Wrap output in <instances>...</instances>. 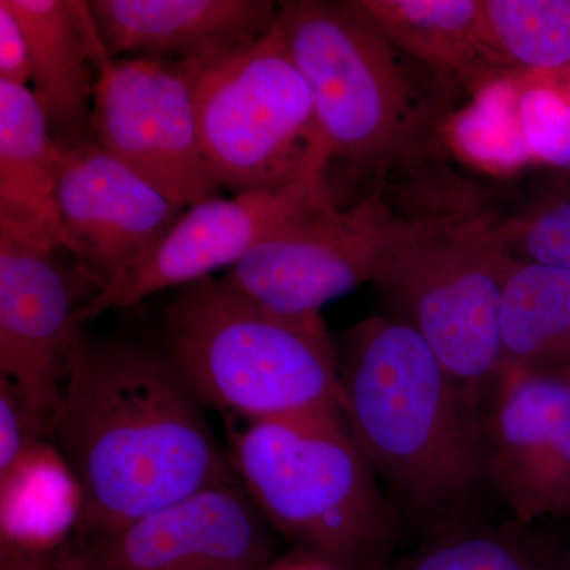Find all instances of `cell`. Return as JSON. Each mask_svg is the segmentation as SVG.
<instances>
[{
	"label": "cell",
	"mask_w": 570,
	"mask_h": 570,
	"mask_svg": "<svg viewBox=\"0 0 570 570\" xmlns=\"http://www.w3.org/2000/svg\"><path fill=\"white\" fill-rule=\"evenodd\" d=\"M499 337L502 367L570 365V269L517 261L502 288Z\"/></svg>",
	"instance_id": "ffe728a7"
},
{
	"label": "cell",
	"mask_w": 570,
	"mask_h": 570,
	"mask_svg": "<svg viewBox=\"0 0 570 570\" xmlns=\"http://www.w3.org/2000/svg\"><path fill=\"white\" fill-rule=\"evenodd\" d=\"M523 80L521 127L532 165L570 175V102L553 89Z\"/></svg>",
	"instance_id": "d4e9b609"
},
{
	"label": "cell",
	"mask_w": 570,
	"mask_h": 570,
	"mask_svg": "<svg viewBox=\"0 0 570 570\" xmlns=\"http://www.w3.org/2000/svg\"><path fill=\"white\" fill-rule=\"evenodd\" d=\"M43 441H51L50 423L33 411L10 379L0 376V474Z\"/></svg>",
	"instance_id": "484cf974"
},
{
	"label": "cell",
	"mask_w": 570,
	"mask_h": 570,
	"mask_svg": "<svg viewBox=\"0 0 570 570\" xmlns=\"http://www.w3.org/2000/svg\"><path fill=\"white\" fill-rule=\"evenodd\" d=\"M332 200L326 171L314 170L277 186L190 206L154 249L81 306L78 325L234 268L279 225Z\"/></svg>",
	"instance_id": "30bf717a"
},
{
	"label": "cell",
	"mask_w": 570,
	"mask_h": 570,
	"mask_svg": "<svg viewBox=\"0 0 570 570\" xmlns=\"http://www.w3.org/2000/svg\"><path fill=\"white\" fill-rule=\"evenodd\" d=\"M165 346L78 330L51 442L80 482L73 546L236 479Z\"/></svg>",
	"instance_id": "6da1fadb"
},
{
	"label": "cell",
	"mask_w": 570,
	"mask_h": 570,
	"mask_svg": "<svg viewBox=\"0 0 570 570\" xmlns=\"http://www.w3.org/2000/svg\"><path fill=\"white\" fill-rule=\"evenodd\" d=\"M491 232L519 261L570 269V175L515 216H493Z\"/></svg>",
	"instance_id": "cb8c5ba5"
},
{
	"label": "cell",
	"mask_w": 570,
	"mask_h": 570,
	"mask_svg": "<svg viewBox=\"0 0 570 570\" xmlns=\"http://www.w3.org/2000/svg\"><path fill=\"white\" fill-rule=\"evenodd\" d=\"M276 532L238 479L67 547L59 570H269Z\"/></svg>",
	"instance_id": "4fadbf2b"
},
{
	"label": "cell",
	"mask_w": 570,
	"mask_h": 570,
	"mask_svg": "<svg viewBox=\"0 0 570 570\" xmlns=\"http://www.w3.org/2000/svg\"><path fill=\"white\" fill-rule=\"evenodd\" d=\"M100 288L69 250L0 230V376L50 426L81 328L78 311Z\"/></svg>",
	"instance_id": "7c38bea8"
},
{
	"label": "cell",
	"mask_w": 570,
	"mask_h": 570,
	"mask_svg": "<svg viewBox=\"0 0 570 570\" xmlns=\"http://www.w3.org/2000/svg\"><path fill=\"white\" fill-rule=\"evenodd\" d=\"M82 513L80 482L51 441L33 445L0 474V539L61 554Z\"/></svg>",
	"instance_id": "d6986e66"
},
{
	"label": "cell",
	"mask_w": 570,
	"mask_h": 570,
	"mask_svg": "<svg viewBox=\"0 0 570 570\" xmlns=\"http://www.w3.org/2000/svg\"><path fill=\"white\" fill-rule=\"evenodd\" d=\"M491 217L452 212L407 219L373 279L475 414L501 374L499 306L519 261L494 238Z\"/></svg>",
	"instance_id": "8992f818"
},
{
	"label": "cell",
	"mask_w": 570,
	"mask_h": 570,
	"mask_svg": "<svg viewBox=\"0 0 570 570\" xmlns=\"http://www.w3.org/2000/svg\"><path fill=\"white\" fill-rule=\"evenodd\" d=\"M269 570H340L326 562L311 557V554L302 553V551H294L291 557L277 558L275 564Z\"/></svg>",
	"instance_id": "f546056e"
},
{
	"label": "cell",
	"mask_w": 570,
	"mask_h": 570,
	"mask_svg": "<svg viewBox=\"0 0 570 570\" xmlns=\"http://www.w3.org/2000/svg\"><path fill=\"white\" fill-rule=\"evenodd\" d=\"M277 24L305 78L332 160L382 178L414 163L430 132L401 52L352 0H288Z\"/></svg>",
	"instance_id": "5b68a950"
},
{
	"label": "cell",
	"mask_w": 570,
	"mask_h": 570,
	"mask_svg": "<svg viewBox=\"0 0 570 570\" xmlns=\"http://www.w3.org/2000/svg\"><path fill=\"white\" fill-rule=\"evenodd\" d=\"M531 527L464 521L422 539L385 570H557L562 550Z\"/></svg>",
	"instance_id": "44dd1931"
},
{
	"label": "cell",
	"mask_w": 570,
	"mask_h": 570,
	"mask_svg": "<svg viewBox=\"0 0 570 570\" xmlns=\"http://www.w3.org/2000/svg\"><path fill=\"white\" fill-rule=\"evenodd\" d=\"M401 55L469 92L508 75L512 63L491 36L482 0H352Z\"/></svg>",
	"instance_id": "e0dca14e"
},
{
	"label": "cell",
	"mask_w": 570,
	"mask_h": 570,
	"mask_svg": "<svg viewBox=\"0 0 570 570\" xmlns=\"http://www.w3.org/2000/svg\"><path fill=\"white\" fill-rule=\"evenodd\" d=\"M236 479L276 535L340 570H385L403 520L343 414L228 420Z\"/></svg>",
	"instance_id": "3957f363"
},
{
	"label": "cell",
	"mask_w": 570,
	"mask_h": 570,
	"mask_svg": "<svg viewBox=\"0 0 570 570\" xmlns=\"http://www.w3.org/2000/svg\"><path fill=\"white\" fill-rule=\"evenodd\" d=\"M59 554L0 539V570H59Z\"/></svg>",
	"instance_id": "83f0119b"
},
{
	"label": "cell",
	"mask_w": 570,
	"mask_h": 570,
	"mask_svg": "<svg viewBox=\"0 0 570 570\" xmlns=\"http://www.w3.org/2000/svg\"><path fill=\"white\" fill-rule=\"evenodd\" d=\"M194 97L202 151L223 190L238 195L328 171L332 154L277 18L245 50L195 62Z\"/></svg>",
	"instance_id": "52a82bcc"
},
{
	"label": "cell",
	"mask_w": 570,
	"mask_h": 570,
	"mask_svg": "<svg viewBox=\"0 0 570 570\" xmlns=\"http://www.w3.org/2000/svg\"><path fill=\"white\" fill-rule=\"evenodd\" d=\"M28 39L33 96L56 145H92V100L97 69L111 58L81 0H6Z\"/></svg>",
	"instance_id": "2e32d148"
},
{
	"label": "cell",
	"mask_w": 570,
	"mask_h": 570,
	"mask_svg": "<svg viewBox=\"0 0 570 570\" xmlns=\"http://www.w3.org/2000/svg\"><path fill=\"white\" fill-rule=\"evenodd\" d=\"M478 430L487 482L517 521L570 513V365L502 367Z\"/></svg>",
	"instance_id": "8fae6325"
},
{
	"label": "cell",
	"mask_w": 570,
	"mask_h": 570,
	"mask_svg": "<svg viewBox=\"0 0 570 570\" xmlns=\"http://www.w3.org/2000/svg\"><path fill=\"white\" fill-rule=\"evenodd\" d=\"M499 51L513 69L554 73L570 63V0H482Z\"/></svg>",
	"instance_id": "603a6c76"
},
{
	"label": "cell",
	"mask_w": 570,
	"mask_h": 570,
	"mask_svg": "<svg viewBox=\"0 0 570 570\" xmlns=\"http://www.w3.org/2000/svg\"><path fill=\"white\" fill-rule=\"evenodd\" d=\"M58 205L75 258L102 287L154 249L186 212L97 142L59 148Z\"/></svg>",
	"instance_id": "5bb4252c"
},
{
	"label": "cell",
	"mask_w": 570,
	"mask_h": 570,
	"mask_svg": "<svg viewBox=\"0 0 570 570\" xmlns=\"http://www.w3.org/2000/svg\"><path fill=\"white\" fill-rule=\"evenodd\" d=\"M0 81L14 86L32 81L28 39L6 0H0Z\"/></svg>",
	"instance_id": "4316f807"
},
{
	"label": "cell",
	"mask_w": 570,
	"mask_h": 570,
	"mask_svg": "<svg viewBox=\"0 0 570 570\" xmlns=\"http://www.w3.org/2000/svg\"><path fill=\"white\" fill-rule=\"evenodd\" d=\"M89 10L111 58L212 63L272 31L269 0H91Z\"/></svg>",
	"instance_id": "9a60e30c"
},
{
	"label": "cell",
	"mask_w": 570,
	"mask_h": 570,
	"mask_svg": "<svg viewBox=\"0 0 570 570\" xmlns=\"http://www.w3.org/2000/svg\"><path fill=\"white\" fill-rule=\"evenodd\" d=\"M521 71L485 82L461 110L442 122L445 142L459 159L483 174L505 178L527 170L531 154L521 127Z\"/></svg>",
	"instance_id": "7402d4cb"
},
{
	"label": "cell",
	"mask_w": 570,
	"mask_h": 570,
	"mask_svg": "<svg viewBox=\"0 0 570 570\" xmlns=\"http://www.w3.org/2000/svg\"><path fill=\"white\" fill-rule=\"evenodd\" d=\"M58 154L31 89L0 81V230L75 255L58 205Z\"/></svg>",
	"instance_id": "ac0fdd59"
},
{
	"label": "cell",
	"mask_w": 570,
	"mask_h": 570,
	"mask_svg": "<svg viewBox=\"0 0 570 570\" xmlns=\"http://www.w3.org/2000/svg\"><path fill=\"white\" fill-rule=\"evenodd\" d=\"M164 332L194 395L228 420L344 415L340 354L321 314L285 316L209 276L178 288Z\"/></svg>",
	"instance_id": "277c9868"
},
{
	"label": "cell",
	"mask_w": 570,
	"mask_h": 570,
	"mask_svg": "<svg viewBox=\"0 0 570 570\" xmlns=\"http://www.w3.org/2000/svg\"><path fill=\"white\" fill-rule=\"evenodd\" d=\"M557 570H570V550L562 551Z\"/></svg>",
	"instance_id": "4dcf8cb0"
},
{
	"label": "cell",
	"mask_w": 570,
	"mask_h": 570,
	"mask_svg": "<svg viewBox=\"0 0 570 570\" xmlns=\"http://www.w3.org/2000/svg\"><path fill=\"white\" fill-rule=\"evenodd\" d=\"M343 409L403 523L422 539L479 519L478 414L425 340L400 317H370L344 337Z\"/></svg>",
	"instance_id": "7a4b0ae2"
},
{
	"label": "cell",
	"mask_w": 570,
	"mask_h": 570,
	"mask_svg": "<svg viewBox=\"0 0 570 570\" xmlns=\"http://www.w3.org/2000/svg\"><path fill=\"white\" fill-rule=\"evenodd\" d=\"M195 62L108 58L94 86L92 138L179 208L220 197L202 151Z\"/></svg>",
	"instance_id": "ba28073f"
},
{
	"label": "cell",
	"mask_w": 570,
	"mask_h": 570,
	"mask_svg": "<svg viewBox=\"0 0 570 570\" xmlns=\"http://www.w3.org/2000/svg\"><path fill=\"white\" fill-rule=\"evenodd\" d=\"M406 220L379 189L347 209L332 200L279 225L224 277L276 313L321 314L326 303L373 283Z\"/></svg>",
	"instance_id": "9c48e42d"
},
{
	"label": "cell",
	"mask_w": 570,
	"mask_h": 570,
	"mask_svg": "<svg viewBox=\"0 0 570 570\" xmlns=\"http://www.w3.org/2000/svg\"><path fill=\"white\" fill-rule=\"evenodd\" d=\"M521 73H523L524 80L547 86L570 102V63L566 69L554 71V73H528V71H521Z\"/></svg>",
	"instance_id": "f1b7e54d"
}]
</instances>
